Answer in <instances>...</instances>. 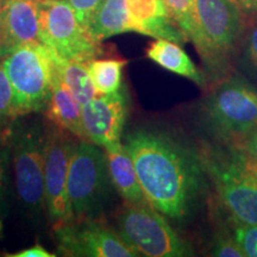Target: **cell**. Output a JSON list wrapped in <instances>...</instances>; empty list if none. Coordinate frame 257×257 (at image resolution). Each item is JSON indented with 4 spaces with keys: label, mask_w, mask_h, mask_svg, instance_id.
<instances>
[{
    "label": "cell",
    "mask_w": 257,
    "mask_h": 257,
    "mask_svg": "<svg viewBox=\"0 0 257 257\" xmlns=\"http://www.w3.org/2000/svg\"><path fill=\"white\" fill-rule=\"evenodd\" d=\"M148 202L166 218L189 217L206 174L202 157L170 135L140 128L125 137Z\"/></svg>",
    "instance_id": "cell-1"
},
{
    "label": "cell",
    "mask_w": 257,
    "mask_h": 257,
    "mask_svg": "<svg viewBox=\"0 0 257 257\" xmlns=\"http://www.w3.org/2000/svg\"><path fill=\"white\" fill-rule=\"evenodd\" d=\"M89 31L99 42L125 32H136L176 43L188 41L165 0H104L93 15Z\"/></svg>",
    "instance_id": "cell-2"
},
{
    "label": "cell",
    "mask_w": 257,
    "mask_h": 257,
    "mask_svg": "<svg viewBox=\"0 0 257 257\" xmlns=\"http://www.w3.org/2000/svg\"><path fill=\"white\" fill-rule=\"evenodd\" d=\"M242 10L234 0H194V30L189 41L214 73L226 66L242 37Z\"/></svg>",
    "instance_id": "cell-3"
},
{
    "label": "cell",
    "mask_w": 257,
    "mask_h": 257,
    "mask_svg": "<svg viewBox=\"0 0 257 257\" xmlns=\"http://www.w3.org/2000/svg\"><path fill=\"white\" fill-rule=\"evenodd\" d=\"M15 94L17 117L44 111L54 81V54L41 43L12 48L0 57Z\"/></svg>",
    "instance_id": "cell-4"
},
{
    "label": "cell",
    "mask_w": 257,
    "mask_h": 257,
    "mask_svg": "<svg viewBox=\"0 0 257 257\" xmlns=\"http://www.w3.org/2000/svg\"><path fill=\"white\" fill-rule=\"evenodd\" d=\"M201 157L231 220L257 224V170L250 161L230 147L227 153L205 154Z\"/></svg>",
    "instance_id": "cell-5"
},
{
    "label": "cell",
    "mask_w": 257,
    "mask_h": 257,
    "mask_svg": "<svg viewBox=\"0 0 257 257\" xmlns=\"http://www.w3.org/2000/svg\"><path fill=\"white\" fill-rule=\"evenodd\" d=\"M112 187L104 148L86 140L76 143L68 173V197L73 218H98L107 206Z\"/></svg>",
    "instance_id": "cell-6"
},
{
    "label": "cell",
    "mask_w": 257,
    "mask_h": 257,
    "mask_svg": "<svg viewBox=\"0 0 257 257\" xmlns=\"http://www.w3.org/2000/svg\"><path fill=\"white\" fill-rule=\"evenodd\" d=\"M117 232L140 256H192L191 244L182 239L166 217L150 204H127L117 216Z\"/></svg>",
    "instance_id": "cell-7"
},
{
    "label": "cell",
    "mask_w": 257,
    "mask_h": 257,
    "mask_svg": "<svg viewBox=\"0 0 257 257\" xmlns=\"http://www.w3.org/2000/svg\"><path fill=\"white\" fill-rule=\"evenodd\" d=\"M211 130L227 144L257 128V89L239 78L221 82L205 104Z\"/></svg>",
    "instance_id": "cell-8"
},
{
    "label": "cell",
    "mask_w": 257,
    "mask_h": 257,
    "mask_svg": "<svg viewBox=\"0 0 257 257\" xmlns=\"http://www.w3.org/2000/svg\"><path fill=\"white\" fill-rule=\"evenodd\" d=\"M40 25L43 44L61 59L87 63L101 54V42L66 0H40Z\"/></svg>",
    "instance_id": "cell-9"
},
{
    "label": "cell",
    "mask_w": 257,
    "mask_h": 257,
    "mask_svg": "<svg viewBox=\"0 0 257 257\" xmlns=\"http://www.w3.org/2000/svg\"><path fill=\"white\" fill-rule=\"evenodd\" d=\"M47 143L48 134L37 121L19 127L12 138L16 191L23 206L35 216L46 210Z\"/></svg>",
    "instance_id": "cell-10"
},
{
    "label": "cell",
    "mask_w": 257,
    "mask_h": 257,
    "mask_svg": "<svg viewBox=\"0 0 257 257\" xmlns=\"http://www.w3.org/2000/svg\"><path fill=\"white\" fill-rule=\"evenodd\" d=\"M59 251L73 257H136V250L119 236L117 230L98 219L73 218L54 226Z\"/></svg>",
    "instance_id": "cell-11"
},
{
    "label": "cell",
    "mask_w": 257,
    "mask_h": 257,
    "mask_svg": "<svg viewBox=\"0 0 257 257\" xmlns=\"http://www.w3.org/2000/svg\"><path fill=\"white\" fill-rule=\"evenodd\" d=\"M69 133L56 127L48 133L44 195L46 212L54 226L73 219L68 197L69 162L76 143Z\"/></svg>",
    "instance_id": "cell-12"
},
{
    "label": "cell",
    "mask_w": 257,
    "mask_h": 257,
    "mask_svg": "<svg viewBox=\"0 0 257 257\" xmlns=\"http://www.w3.org/2000/svg\"><path fill=\"white\" fill-rule=\"evenodd\" d=\"M128 113L126 91L99 94L82 105L85 140L95 146L108 148L121 142V133Z\"/></svg>",
    "instance_id": "cell-13"
},
{
    "label": "cell",
    "mask_w": 257,
    "mask_h": 257,
    "mask_svg": "<svg viewBox=\"0 0 257 257\" xmlns=\"http://www.w3.org/2000/svg\"><path fill=\"white\" fill-rule=\"evenodd\" d=\"M41 43L40 0H10L0 22V57L12 48Z\"/></svg>",
    "instance_id": "cell-14"
},
{
    "label": "cell",
    "mask_w": 257,
    "mask_h": 257,
    "mask_svg": "<svg viewBox=\"0 0 257 257\" xmlns=\"http://www.w3.org/2000/svg\"><path fill=\"white\" fill-rule=\"evenodd\" d=\"M105 153L112 185L118 194L126 201V204H149L141 187L133 157L128 154L125 144L120 142L105 148Z\"/></svg>",
    "instance_id": "cell-15"
},
{
    "label": "cell",
    "mask_w": 257,
    "mask_h": 257,
    "mask_svg": "<svg viewBox=\"0 0 257 257\" xmlns=\"http://www.w3.org/2000/svg\"><path fill=\"white\" fill-rule=\"evenodd\" d=\"M55 66V64H54ZM44 113L56 125V127L85 140L82 127V105L62 82L56 70H54L53 89Z\"/></svg>",
    "instance_id": "cell-16"
},
{
    "label": "cell",
    "mask_w": 257,
    "mask_h": 257,
    "mask_svg": "<svg viewBox=\"0 0 257 257\" xmlns=\"http://www.w3.org/2000/svg\"><path fill=\"white\" fill-rule=\"evenodd\" d=\"M147 57L163 69L187 78L200 87L206 83L204 74L176 42L157 38L147 49Z\"/></svg>",
    "instance_id": "cell-17"
},
{
    "label": "cell",
    "mask_w": 257,
    "mask_h": 257,
    "mask_svg": "<svg viewBox=\"0 0 257 257\" xmlns=\"http://www.w3.org/2000/svg\"><path fill=\"white\" fill-rule=\"evenodd\" d=\"M54 64H55L57 75L78 99L80 104L85 105L91 99L99 95L93 85L87 64L79 62V61L63 60L56 54H54Z\"/></svg>",
    "instance_id": "cell-18"
},
{
    "label": "cell",
    "mask_w": 257,
    "mask_h": 257,
    "mask_svg": "<svg viewBox=\"0 0 257 257\" xmlns=\"http://www.w3.org/2000/svg\"><path fill=\"white\" fill-rule=\"evenodd\" d=\"M86 64L93 85L99 94H111L121 88L123 69L126 64L124 60L95 57Z\"/></svg>",
    "instance_id": "cell-19"
},
{
    "label": "cell",
    "mask_w": 257,
    "mask_h": 257,
    "mask_svg": "<svg viewBox=\"0 0 257 257\" xmlns=\"http://www.w3.org/2000/svg\"><path fill=\"white\" fill-rule=\"evenodd\" d=\"M170 14L191 40L194 30V0H165Z\"/></svg>",
    "instance_id": "cell-20"
},
{
    "label": "cell",
    "mask_w": 257,
    "mask_h": 257,
    "mask_svg": "<svg viewBox=\"0 0 257 257\" xmlns=\"http://www.w3.org/2000/svg\"><path fill=\"white\" fill-rule=\"evenodd\" d=\"M17 118L15 94L5 69L0 63V126Z\"/></svg>",
    "instance_id": "cell-21"
},
{
    "label": "cell",
    "mask_w": 257,
    "mask_h": 257,
    "mask_svg": "<svg viewBox=\"0 0 257 257\" xmlns=\"http://www.w3.org/2000/svg\"><path fill=\"white\" fill-rule=\"evenodd\" d=\"M234 240L242 249L244 257H257V224H242L232 221Z\"/></svg>",
    "instance_id": "cell-22"
},
{
    "label": "cell",
    "mask_w": 257,
    "mask_h": 257,
    "mask_svg": "<svg viewBox=\"0 0 257 257\" xmlns=\"http://www.w3.org/2000/svg\"><path fill=\"white\" fill-rule=\"evenodd\" d=\"M75 11L80 23L88 29L93 15L104 0H66Z\"/></svg>",
    "instance_id": "cell-23"
},
{
    "label": "cell",
    "mask_w": 257,
    "mask_h": 257,
    "mask_svg": "<svg viewBox=\"0 0 257 257\" xmlns=\"http://www.w3.org/2000/svg\"><path fill=\"white\" fill-rule=\"evenodd\" d=\"M211 255L217 257H244L242 249L232 236L218 237L212 244Z\"/></svg>",
    "instance_id": "cell-24"
},
{
    "label": "cell",
    "mask_w": 257,
    "mask_h": 257,
    "mask_svg": "<svg viewBox=\"0 0 257 257\" xmlns=\"http://www.w3.org/2000/svg\"><path fill=\"white\" fill-rule=\"evenodd\" d=\"M227 146L248 157L252 162L257 163V128L229 143Z\"/></svg>",
    "instance_id": "cell-25"
},
{
    "label": "cell",
    "mask_w": 257,
    "mask_h": 257,
    "mask_svg": "<svg viewBox=\"0 0 257 257\" xmlns=\"http://www.w3.org/2000/svg\"><path fill=\"white\" fill-rule=\"evenodd\" d=\"M8 257H54L55 253H51L48 251L46 248L41 245V244H35V245L30 246V248L23 249L21 251H17L15 253H10L6 255Z\"/></svg>",
    "instance_id": "cell-26"
},
{
    "label": "cell",
    "mask_w": 257,
    "mask_h": 257,
    "mask_svg": "<svg viewBox=\"0 0 257 257\" xmlns=\"http://www.w3.org/2000/svg\"><path fill=\"white\" fill-rule=\"evenodd\" d=\"M246 56L250 63L257 69V25L249 32L248 40H246Z\"/></svg>",
    "instance_id": "cell-27"
},
{
    "label": "cell",
    "mask_w": 257,
    "mask_h": 257,
    "mask_svg": "<svg viewBox=\"0 0 257 257\" xmlns=\"http://www.w3.org/2000/svg\"><path fill=\"white\" fill-rule=\"evenodd\" d=\"M6 212V184L5 170L3 165V159L0 156V219L5 216Z\"/></svg>",
    "instance_id": "cell-28"
},
{
    "label": "cell",
    "mask_w": 257,
    "mask_h": 257,
    "mask_svg": "<svg viewBox=\"0 0 257 257\" xmlns=\"http://www.w3.org/2000/svg\"><path fill=\"white\" fill-rule=\"evenodd\" d=\"M240 5L243 10H255L257 9V0H234Z\"/></svg>",
    "instance_id": "cell-29"
},
{
    "label": "cell",
    "mask_w": 257,
    "mask_h": 257,
    "mask_svg": "<svg viewBox=\"0 0 257 257\" xmlns=\"http://www.w3.org/2000/svg\"><path fill=\"white\" fill-rule=\"evenodd\" d=\"M9 2L10 0H0V22H2L3 16L5 14V10L8 8Z\"/></svg>",
    "instance_id": "cell-30"
},
{
    "label": "cell",
    "mask_w": 257,
    "mask_h": 257,
    "mask_svg": "<svg viewBox=\"0 0 257 257\" xmlns=\"http://www.w3.org/2000/svg\"><path fill=\"white\" fill-rule=\"evenodd\" d=\"M246 159H248V157H246ZM249 160V159H248ZM250 161V162H251V165L253 166V168H255L256 170H257V163H255V162H252V161L251 160H249Z\"/></svg>",
    "instance_id": "cell-31"
}]
</instances>
